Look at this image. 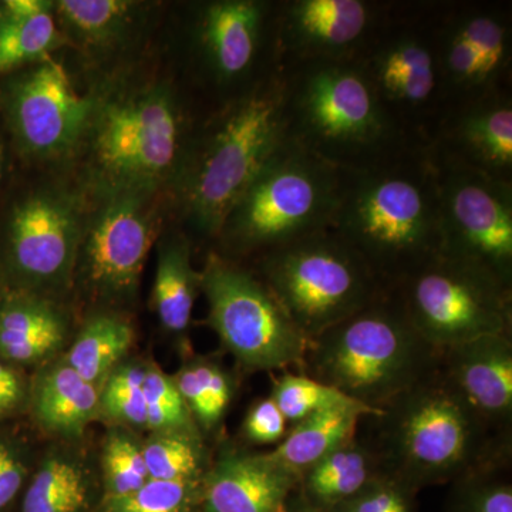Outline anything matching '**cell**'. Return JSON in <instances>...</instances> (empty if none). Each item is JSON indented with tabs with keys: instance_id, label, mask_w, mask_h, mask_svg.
<instances>
[{
	"instance_id": "1",
	"label": "cell",
	"mask_w": 512,
	"mask_h": 512,
	"mask_svg": "<svg viewBox=\"0 0 512 512\" xmlns=\"http://www.w3.org/2000/svg\"><path fill=\"white\" fill-rule=\"evenodd\" d=\"M332 231L365 259L386 289L440 254L436 168L429 147L362 171L343 173Z\"/></svg>"
},
{
	"instance_id": "2",
	"label": "cell",
	"mask_w": 512,
	"mask_h": 512,
	"mask_svg": "<svg viewBox=\"0 0 512 512\" xmlns=\"http://www.w3.org/2000/svg\"><path fill=\"white\" fill-rule=\"evenodd\" d=\"M279 69L288 140L336 170H367L427 146L383 106L357 60Z\"/></svg>"
},
{
	"instance_id": "3",
	"label": "cell",
	"mask_w": 512,
	"mask_h": 512,
	"mask_svg": "<svg viewBox=\"0 0 512 512\" xmlns=\"http://www.w3.org/2000/svg\"><path fill=\"white\" fill-rule=\"evenodd\" d=\"M288 141L284 74H268L205 120L178 184L185 221L214 239L256 175Z\"/></svg>"
},
{
	"instance_id": "4",
	"label": "cell",
	"mask_w": 512,
	"mask_h": 512,
	"mask_svg": "<svg viewBox=\"0 0 512 512\" xmlns=\"http://www.w3.org/2000/svg\"><path fill=\"white\" fill-rule=\"evenodd\" d=\"M440 352L421 338L393 289L309 342L303 375L382 412L439 367Z\"/></svg>"
},
{
	"instance_id": "5",
	"label": "cell",
	"mask_w": 512,
	"mask_h": 512,
	"mask_svg": "<svg viewBox=\"0 0 512 512\" xmlns=\"http://www.w3.org/2000/svg\"><path fill=\"white\" fill-rule=\"evenodd\" d=\"M373 446L384 470L406 487L468 476L505 451L439 367L375 417Z\"/></svg>"
},
{
	"instance_id": "6",
	"label": "cell",
	"mask_w": 512,
	"mask_h": 512,
	"mask_svg": "<svg viewBox=\"0 0 512 512\" xmlns=\"http://www.w3.org/2000/svg\"><path fill=\"white\" fill-rule=\"evenodd\" d=\"M201 128L192 130L187 110L167 84H150L94 103L84 134L94 180L106 195H151L168 181L180 184Z\"/></svg>"
},
{
	"instance_id": "7",
	"label": "cell",
	"mask_w": 512,
	"mask_h": 512,
	"mask_svg": "<svg viewBox=\"0 0 512 512\" xmlns=\"http://www.w3.org/2000/svg\"><path fill=\"white\" fill-rule=\"evenodd\" d=\"M342 171L286 141L229 212L215 252L241 262L332 228Z\"/></svg>"
},
{
	"instance_id": "8",
	"label": "cell",
	"mask_w": 512,
	"mask_h": 512,
	"mask_svg": "<svg viewBox=\"0 0 512 512\" xmlns=\"http://www.w3.org/2000/svg\"><path fill=\"white\" fill-rule=\"evenodd\" d=\"M254 272L308 342L387 291L365 259L332 229L258 256Z\"/></svg>"
},
{
	"instance_id": "9",
	"label": "cell",
	"mask_w": 512,
	"mask_h": 512,
	"mask_svg": "<svg viewBox=\"0 0 512 512\" xmlns=\"http://www.w3.org/2000/svg\"><path fill=\"white\" fill-rule=\"evenodd\" d=\"M437 9L439 0H394L389 16L357 59L383 106L424 144L448 106L437 47Z\"/></svg>"
},
{
	"instance_id": "10",
	"label": "cell",
	"mask_w": 512,
	"mask_h": 512,
	"mask_svg": "<svg viewBox=\"0 0 512 512\" xmlns=\"http://www.w3.org/2000/svg\"><path fill=\"white\" fill-rule=\"evenodd\" d=\"M393 291L421 338L439 352L484 336L512 333V286L463 259L440 252Z\"/></svg>"
},
{
	"instance_id": "11",
	"label": "cell",
	"mask_w": 512,
	"mask_h": 512,
	"mask_svg": "<svg viewBox=\"0 0 512 512\" xmlns=\"http://www.w3.org/2000/svg\"><path fill=\"white\" fill-rule=\"evenodd\" d=\"M200 275L208 323L242 369L302 367L308 339L252 269L211 249Z\"/></svg>"
},
{
	"instance_id": "12",
	"label": "cell",
	"mask_w": 512,
	"mask_h": 512,
	"mask_svg": "<svg viewBox=\"0 0 512 512\" xmlns=\"http://www.w3.org/2000/svg\"><path fill=\"white\" fill-rule=\"evenodd\" d=\"M430 154L439 185L441 254L481 266L512 286V183Z\"/></svg>"
},
{
	"instance_id": "13",
	"label": "cell",
	"mask_w": 512,
	"mask_h": 512,
	"mask_svg": "<svg viewBox=\"0 0 512 512\" xmlns=\"http://www.w3.org/2000/svg\"><path fill=\"white\" fill-rule=\"evenodd\" d=\"M276 9L278 0H212L195 9L192 49L222 106L278 69Z\"/></svg>"
},
{
	"instance_id": "14",
	"label": "cell",
	"mask_w": 512,
	"mask_h": 512,
	"mask_svg": "<svg viewBox=\"0 0 512 512\" xmlns=\"http://www.w3.org/2000/svg\"><path fill=\"white\" fill-rule=\"evenodd\" d=\"M158 218L151 195H106L83 231L76 269L84 288L100 301L127 302L136 296Z\"/></svg>"
},
{
	"instance_id": "15",
	"label": "cell",
	"mask_w": 512,
	"mask_h": 512,
	"mask_svg": "<svg viewBox=\"0 0 512 512\" xmlns=\"http://www.w3.org/2000/svg\"><path fill=\"white\" fill-rule=\"evenodd\" d=\"M394 0H278L276 66L357 60Z\"/></svg>"
},
{
	"instance_id": "16",
	"label": "cell",
	"mask_w": 512,
	"mask_h": 512,
	"mask_svg": "<svg viewBox=\"0 0 512 512\" xmlns=\"http://www.w3.org/2000/svg\"><path fill=\"white\" fill-rule=\"evenodd\" d=\"M5 107L23 153L53 158L83 140L94 103L74 89L59 63L45 60L9 84Z\"/></svg>"
},
{
	"instance_id": "17",
	"label": "cell",
	"mask_w": 512,
	"mask_h": 512,
	"mask_svg": "<svg viewBox=\"0 0 512 512\" xmlns=\"http://www.w3.org/2000/svg\"><path fill=\"white\" fill-rule=\"evenodd\" d=\"M83 227L73 201L39 192L13 208L8 224V258L30 288L60 289L76 271Z\"/></svg>"
},
{
	"instance_id": "18",
	"label": "cell",
	"mask_w": 512,
	"mask_h": 512,
	"mask_svg": "<svg viewBox=\"0 0 512 512\" xmlns=\"http://www.w3.org/2000/svg\"><path fill=\"white\" fill-rule=\"evenodd\" d=\"M427 146L477 173L512 183V89L450 104Z\"/></svg>"
},
{
	"instance_id": "19",
	"label": "cell",
	"mask_w": 512,
	"mask_h": 512,
	"mask_svg": "<svg viewBox=\"0 0 512 512\" xmlns=\"http://www.w3.org/2000/svg\"><path fill=\"white\" fill-rule=\"evenodd\" d=\"M440 369L495 439L505 444L512 421V333L440 350Z\"/></svg>"
},
{
	"instance_id": "20",
	"label": "cell",
	"mask_w": 512,
	"mask_h": 512,
	"mask_svg": "<svg viewBox=\"0 0 512 512\" xmlns=\"http://www.w3.org/2000/svg\"><path fill=\"white\" fill-rule=\"evenodd\" d=\"M296 483L266 453L228 450L202 477L201 497L208 512H286Z\"/></svg>"
},
{
	"instance_id": "21",
	"label": "cell",
	"mask_w": 512,
	"mask_h": 512,
	"mask_svg": "<svg viewBox=\"0 0 512 512\" xmlns=\"http://www.w3.org/2000/svg\"><path fill=\"white\" fill-rule=\"evenodd\" d=\"M32 410L47 433L76 439L100 414V390L66 360L47 366L32 390Z\"/></svg>"
},
{
	"instance_id": "22",
	"label": "cell",
	"mask_w": 512,
	"mask_h": 512,
	"mask_svg": "<svg viewBox=\"0 0 512 512\" xmlns=\"http://www.w3.org/2000/svg\"><path fill=\"white\" fill-rule=\"evenodd\" d=\"M66 338V316L45 299H15L0 309V357L9 362L32 365L47 360Z\"/></svg>"
},
{
	"instance_id": "23",
	"label": "cell",
	"mask_w": 512,
	"mask_h": 512,
	"mask_svg": "<svg viewBox=\"0 0 512 512\" xmlns=\"http://www.w3.org/2000/svg\"><path fill=\"white\" fill-rule=\"evenodd\" d=\"M380 412L363 404L323 410L291 426L285 439L269 451L268 457L279 467L299 477L326 454L356 436L357 424L363 417H376Z\"/></svg>"
},
{
	"instance_id": "24",
	"label": "cell",
	"mask_w": 512,
	"mask_h": 512,
	"mask_svg": "<svg viewBox=\"0 0 512 512\" xmlns=\"http://www.w3.org/2000/svg\"><path fill=\"white\" fill-rule=\"evenodd\" d=\"M386 474L376 447L359 443L355 436L308 468L298 483L312 503L338 508Z\"/></svg>"
},
{
	"instance_id": "25",
	"label": "cell",
	"mask_w": 512,
	"mask_h": 512,
	"mask_svg": "<svg viewBox=\"0 0 512 512\" xmlns=\"http://www.w3.org/2000/svg\"><path fill=\"white\" fill-rule=\"evenodd\" d=\"M82 453L67 447L49 451L30 481L22 512H84L93 473Z\"/></svg>"
},
{
	"instance_id": "26",
	"label": "cell",
	"mask_w": 512,
	"mask_h": 512,
	"mask_svg": "<svg viewBox=\"0 0 512 512\" xmlns=\"http://www.w3.org/2000/svg\"><path fill=\"white\" fill-rule=\"evenodd\" d=\"M201 291V275L191 261L187 237L168 238L158 251L153 303L161 325L170 333L190 328L195 298Z\"/></svg>"
},
{
	"instance_id": "27",
	"label": "cell",
	"mask_w": 512,
	"mask_h": 512,
	"mask_svg": "<svg viewBox=\"0 0 512 512\" xmlns=\"http://www.w3.org/2000/svg\"><path fill=\"white\" fill-rule=\"evenodd\" d=\"M136 332L127 318L114 312L92 316L64 360L87 382L101 389L110 373L133 348Z\"/></svg>"
},
{
	"instance_id": "28",
	"label": "cell",
	"mask_w": 512,
	"mask_h": 512,
	"mask_svg": "<svg viewBox=\"0 0 512 512\" xmlns=\"http://www.w3.org/2000/svg\"><path fill=\"white\" fill-rule=\"evenodd\" d=\"M173 380L198 429L214 430L234 396L231 376L218 363L198 359L185 365Z\"/></svg>"
},
{
	"instance_id": "29",
	"label": "cell",
	"mask_w": 512,
	"mask_h": 512,
	"mask_svg": "<svg viewBox=\"0 0 512 512\" xmlns=\"http://www.w3.org/2000/svg\"><path fill=\"white\" fill-rule=\"evenodd\" d=\"M143 456L151 480H194L204 474L205 456L200 434L153 433L143 443Z\"/></svg>"
},
{
	"instance_id": "30",
	"label": "cell",
	"mask_w": 512,
	"mask_h": 512,
	"mask_svg": "<svg viewBox=\"0 0 512 512\" xmlns=\"http://www.w3.org/2000/svg\"><path fill=\"white\" fill-rule=\"evenodd\" d=\"M100 463L106 498L133 493L150 480L143 443L126 427H114L107 434Z\"/></svg>"
},
{
	"instance_id": "31",
	"label": "cell",
	"mask_w": 512,
	"mask_h": 512,
	"mask_svg": "<svg viewBox=\"0 0 512 512\" xmlns=\"http://www.w3.org/2000/svg\"><path fill=\"white\" fill-rule=\"evenodd\" d=\"M56 8L63 22L84 40L107 43L130 25L133 3L123 0H62Z\"/></svg>"
},
{
	"instance_id": "32",
	"label": "cell",
	"mask_w": 512,
	"mask_h": 512,
	"mask_svg": "<svg viewBox=\"0 0 512 512\" xmlns=\"http://www.w3.org/2000/svg\"><path fill=\"white\" fill-rule=\"evenodd\" d=\"M147 365L121 362L100 389V414L120 427H147L144 377Z\"/></svg>"
},
{
	"instance_id": "33",
	"label": "cell",
	"mask_w": 512,
	"mask_h": 512,
	"mask_svg": "<svg viewBox=\"0 0 512 512\" xmlns=\"http://www.w3.org/2000/svg\"><path fill=\"white\" fill-rule=\"evenodd\" d=\"M272 400L284 414L288 424L295 426L313 414L333 407L360 404L353 402L339 390L318 382L306 375H286L275 380L271 393Z\"/></svg>"
},
{
	"instance_id": "34",
	"label": "cell",
	"mask_w": 512,
	"mask_h": 512,
	"mask_svg": "<svg viewBox=\"0 0 512 512\" xmlns=\"http://www.w3.org/2000/svg\"><path fill=\"white\" fill-rule=\"evenodd\" d=\"M57 28L52 12L30 19L0 20V73L32 62L52 49Z\"/></svg>"
},
{
	"instance_id": "35",
	"label": "cell",
	"mask_w": 512,
	"mask_h": 512,
	"mask_svg": "<svg viewBox=\"0 0 512 512\" xmlns=\"http://www.w3.org/2000/svg\"><path fill=\"white\" fill-rule=\"evenodd\" d=\"M147 429L151 433L200 434L187 404L178 392L173 377L165 375L160 367L147 363L144 377Z\"/></svg>"
},
{
	"instance_id": "36",
	"label": "cell",
	"mask_w": 512,
	"mask_h": 512,
	"mask_svg": "<svg viewBox=\"0 0 512 512\" xmlns=\"http://www.w3.org/2000/svg\"><path fill=\"white\" fill-rule=\"evenodd\" d=\"M201 478L194 480H148L138 490L106 498L103 512H191L201 497Z\"/></svg>"
},
{
	"instance_id": "37",
	"label": "cell",
	"mask_w": 512,
	"mask_h": 512,
	"mask_svg": "<svg viewBox=\"0 0 512 512\" xmlns=\"http://www.w3.org/2000/svg\"><path fill=\"white\" fill-rule=\"evenodd\" d=\"M406 485L393 477L377 478L352 500L339 505V512H410Z\"/></svg>"
},
{
	"instance_id": "38",
	"label": "cell",
	"mask_w": 512,
	"mask_h": 512,
	"mask_svg": "<svg viewBox=\"0 0 512 512\" xmlns=\"http://www.w3.org/2000/svg\"><path fill=\"white\" fill-rule=\"evenodd\" d=\"M242 430L252 444L266 446V444L281 443L289 429L284 414L269 396L252 404Z\"/></svg>"
},
{
	"instance_id": "39",
	"label": "cell",
	"mask_w": 512,
	"mask_h": 512,
	"mask_svg": "<svg viewBox=\"0 0 512 512\" xmlns=\"http://www.w3.org/2000/svg\"><path fill=\"white\" fill-rule=\"evenodd\" d=\"M28 477V464L20 451L0 441V510L8 507Z\"/></svg>"
},
{
	"instance_id": "40",
	"label": "cell",
	"mask_w": 512,
	"mask_h": 512,
	"mask_svg": "<svg viewBox=\"0 0 512 512\" xmlns=\"http://www.w3.org/2000/svg\"><path fill=\"white\" fill-rule=\"evenodd\" d=\"M485 467L477 470V491L471 494L468 512H512L511 485L495 480L485 483Z\"/></svg>"
},
{
	"instance_id": "41",
	"label": "cell",
	"mask_w": 512,
	"mask_h": 512,
	"mask_svg": "<svg viewBox=\"0 0 512 512\" xmlns=\"http://www.w3.org/2000/svg\"><path fill=\"white\" fill-rule=\"evenodd\" d=\"M23 397L25 384L22 377L12 367L0 362V419L20 406Z\"/></svg>"
},
{
	"instance_id": "42",
	"label": "cell",
	"mask_w": 512,
	"mask_h": 512,
	"mask_svg": "<svg viewBox=\"0 0 512 512\" xmlns=\"http://www.w3.org/2000/svg\"><path fill=\"white\" fill-rule=\"evenodd\" d=\"M53 3L46 0H8L3 3V18L30 19L52 12Z\"/></svg>"
},
{
	"instance_id": "43",
	"label": "cell",
	"mask_w": 512,
	"mask_h": 512,
	"mask_svg": "<svg viewBox=\"0 0 512 512\" xmlns=\"http://www.w3.org/2000/svg\"><path fill=\"white\" fill-rule=\"evenodd\" d=\"M3 156L2 147H0V180H2Z\"/></svg>"
},
{
	"instance_id": "44",
	"label": "cell",
	"mask_w": 512,
	"mask_h": 512,
	"mask_svg": "<svg viewBox=\"0 0 512 512\" xmlns=\"http://www.w3.org/2000/svg\"><path fill=\"white\" fill-rule=\"evenodd\" d=\"M308 512H322V511L315 510V508H311V510H308Z\"/></svg>"
},
{
	"instance_id": "45",
	"label": "cell",
	"mask_w": 512,
	"mask_h": 512,
	"mask_svg": "<svg viewBox=\"0 0 512 512\" xmlns=\"http://www.w3.org/2000/svg\"><path fill=\"white\" fill-rule=\"evenodd\" d=\"M2 16H3V13H2V6H0V20H2Z\"/></svg>"
}]
</instances>
